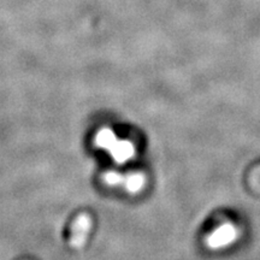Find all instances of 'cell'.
I'll use <instances>...</instances> for the list:
<instances>
[{
	"label": "cell",
	"mask_w": 260,
	"mask_h": 260,
	"mask_svg": "<svg viewBox=\"0 0 260 260\" xmlns=\"http://www.w3.org/2000/svg\"><path fill=\"white\" fill-rule=\"evenodd\" d=\"M94 142H95L96 147L106 151L118 164L128 161L135 154V147L132 142L118 139L111 129L104 128L100 130L96 134Z\"/></svg>",
	"instance_id": "cell-1"
},
{
	"label": "cell",
	"mask_w": 260,
	"mask_h": 260,
	"mask_svg": "<svg viewBox=\"0 0 260 260\" xmlns=\"http://www.w3.org/2000/svg\"><path fill=\"white\" fill-rule=\"evenodd\" d=\"M92 229V218L88 214H80L71 226V236L69 245L71 248H81L87 242L88 235Z\"/></svg>",
	"instance_id": "cell-3"
},
{
	"label": "cell",
	"mask_w": 260,
	"mask_h": 260,
	"mask_svg": "<svg viewBox=\"0 0 260 260\" xmlns=\"http://www.w3.org/2000/svg\"><path fill=\"white\" fill-rule=\"evenodd\" d=\"M105 184L110 187H122L130 193H138L145 184V177L141 174L122 175L119 172L109 171L103 176Z\"/></svg>",
	"instance_id": "cell-2"
},
{
	"label": "cell",
	"mask_w": 260,
	"mask_h": 260,
	"mask_svg": "<svg viewBox=\"0 0 260 260\" xmlns=\"http://www.w3.org/2000/svg\"><path fill=\"white\" fill-rule=\"evenodd\" d=\"M236 236L237 232L235 226L232 224H224L207 236L206 245L212 249L223 248V247H226L235 241Z\"/></svg>",
	"instance_id": "cell-4"
}]
</instances>
